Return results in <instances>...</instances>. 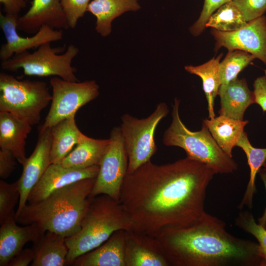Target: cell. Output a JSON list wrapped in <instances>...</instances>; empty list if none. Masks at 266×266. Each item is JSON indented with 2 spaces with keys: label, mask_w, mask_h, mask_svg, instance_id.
Listing matches in <instances>:
<instances>
[{
  "label": "cell",
  "mask_w": 266,
  "mask_h": 266,
  "mask_svg": "<svg viewBox=\"0 0 266 266\" xmlns=\"http://www.w3.org/2000/svg\"><path fill=\"white\" fill-rule=\"evenodd\" d=\"M215 174L188 157L161 165L150 161L127 173L119 202L131 230L157 237L166 229L193 225L206 213L207 188Z\"/></svg>",
  "instance_id": "1"
},
{
  "label": "cell",
  "mask_w": 266,
  "mask_h": 266,
  "mask_svg": "<svg viewBox=\"0 0 266 266\" xmlns=\"http://www.w3.org/2000/svg\"><path fill=\"white\" fill-rule=\"evenodd\" d=\"M156 237L170 266H263L258 244L229 233L224 221L206 212L192 225Z\"/></svg>",
  "instance_id": "2"
},
{
  "label": "cell",
  "mask_w": 266,
  "mask_h": 266,
  "mask_svg": "<svg viewBox=\"0 0 266 266\" xmlns=\"http://www.w3.org/2000/svg\"><path fill=\"white\" fill-rule=\"evenodd\" d=\"M96 178L80 180L39 202L26 204L15 218L17 223L35 224L44 232H53L65 238L74 235L80 229Z\"/></svg>",
  "instance_id": "3"
},
{
  "label": "cell",
  "mask_w": 266,
  "mask_h": 266,
  "mask_svg": "<svg viewBox=\"0 0 266 266\" xmlns=\"http://www.w3.org/2000/svg\"><path fill=\"white\" fill-rule=\"evenodd\" d=\"M90 198L79 231L65 238L68 249L66 265L99 247L115 232L132 230L131 220L119 201L106 195Z\"/></svg>",
  "instance_id": "4"
},
{
  "label": "cell",
  "mask_w": 266,
  "mask_h": 266,
  "mask_svg": "<svg viewBox=\"0 0 266 266\" xmlns=\"http://www.w3.org/2000/svg\"><path fill=\"white\" fill-rule=\"evenodd\" d=\"M179 104L180 101L175 99L171 123L163 135L164 144L181 148L187 157L209 166L216 174L235 171L238 167L237 163L218 145L204 124L197 132L190 131L184 124L179 115Z\"/></svg>",
  "instance_id": "5"
},
{
  "label": "cell",
  "mask_w": 266,
  "mask_h": 266,
  "mask_svg": "<svg viewBox=\"0 0 266 266\" xmlns=\"http://www.w3.org/2000/svg\"><path fill=\"white\" fill-rule=\"evenodd\" d=\"M51 99L46 82L20 80L12 75L0 73V111L10 113L34 126L39 123L41 111Z\"/></svg>",
  "instance_id": "6"
},
{
  "label": "cell",
  "mask_w": 266,
  "mask_h": 266,
  "mask_svg": "<svg viewBox=\"0 0 266 266\" xmlns=\"http://www.w3.org/2000/svg\"><path fill=\"white\" fill-rule=\"evenodd\" d=\"M65 46L52 47L50 43L39 46L32 53L27 51L14 54L8 60L1 61L2 69L16 72L22 68L26 75L46 77L54 76L69 81H79L71 66L73 59L79 53L76 46L69 45L65 52Z\"/></svg>",
  "instance_id": "7"
},
{
  "label": "cell",
  "mask_w": 266,
  "mask_h": 266,
  "mask_svg": "<svg viewBox=\"0 0 266 266\" xmlns=\"http://www.w3.org/2000/svg\"><path fill=\"white\" fill-rule=\"evenodd\" d=\"M164 102L158 104L148 117L138 119L129 114L121 117L120 127L128 158L127 174L150 161L157 147L154 134L159 123L168 114Z\"/></svg>",
  "instance_id": "8"
},
{
  "label": "cell",
  "mask_w": 266,
  "mask_h": 266,
  "mask_svg": "<svg viewBox=\"0 0 266 266\" xmlns=\"http://www.w3.org/2000/svg\"><path fill=\"white\" fill-rule=\"evenodd\" d=\"M50 85L52 91L51 106L39 132L75 115L80 108L97 98L100 93L99 86L94 80L72 82L54 76L50 79Z\"/></svg>",
  "instance_id": "9"
},
{
  "label": "cell",
  "mask_w": 266,
  "mask_h": 266,
  "mask_svg": "<svg viewBox=\"0 0 266 266\" xmlns=\"http://www.w3.org/2000/svg\"><path fill=\"white\" fill-rule=\"evenodd\" d=\"M109 140L90 197L106 195L119 201L128 165V155L120 127L112 129Z\"/></svg>",
  "instance_id": "10"
},
{
  "label": "cell",
  "mask_w": 266,
  "mask_h": 266,
  "mask_svg": "<svg viewBox=\"0 0 266 266\" xmlns=\"http://www.w3.org/2000/svg\"><path fill=\"white\" fill-rule=\"evenodd\" d=\"M211 34L216 41L215 49L225 47L228 51L246 52L266 65V17L263 15L252 20L241 29L231 32L213 29Z\"/></svg>",
  "instance_id": "11"
},
{
  "label": "cell",
  "mask_w": 266,
  "mask_h": 266,
  "mask_svg": "<svg viewBox=\"0 0 266 266\" xmlns=\"http://www.w3.org/2000/svg\"><path fill=\"white\" fill-rule=\"evenodd\" d=\"M18 18L0 13V26L6 40L0 48L1 61L9 59L15 54L37 48L44 43L57 41L63 37V30L54 29L47 26H42L33 36H21L17 32Z\"/></svg>",
  "instance_id": "12"
},
{
  "label": "cell",
  "mask_w": 266,
  "mask_h": 266,
  "mask_svg": "<svg viewBox=\"0 0 266 266\" xmlns=\"http://www.w3.org/2000/svg\"><path fill=\"white\" fill-rule=\"evenodd\" d=\"M51 145L50 128L40 131L34 149L23 164L21 175L17 181L20 200L15 218L27 204L29 195L51 164Z\"/></svg>",
  "instance_id": "13"
},
{
  "label": "cell",
  "mask_w": 266,
  "mask_h": 266,
  "mask_svg": "<svg viewBox=\"0 0 266 266\" xmlns=\"http://www.w3.org/2000/svg\"><path fill=\"white\" fill-rule=\"evenodd\" d=\"M99 166L76 168L66 167L61 164H51L32 190L28 198L29 203L39 202L53 192L80 180L96 178Z\"/></svg>",
  "instance_id": "14"
},
{
  "label": "cell",
  "mask_w": 266,
  "mask_h": 266,
  "mask_svg": "<svg viewBox=\"0 0 266 266\" xmlns=\"http://www.w3.org/2000/svg\"><path fill=\"white\" fill-rule=\"evenodd\" d=\"M43 26L56 30L69 28L60 0H33L17 22V30L30 34H35Z\"/></svg>",
  "instance_id": "15"
},
{
  "label": "cell",
  "mask_w": 266,
  "mask_h": 266,
  "mask_svg": "<svg viewBox=\"0 0 266 266\" xmlns=\"http://www.w3.org/2000/svg\"><path fill=\"white\" fill-rule=\"evenodd\" d=\"M126 266H170L156 237L125 231Z\"/></svg>",
  "instance_id": "16"
},
{
  "label": "cell",
  "mask_w": 266,
  "mask_h": 266,
  "mask_svg": "<svg viewBox=\"0 0 266 266\" xmlns=\"http://www.w3.org/2000/svg\"><path fill=\"white\" fill-rule=\"evenodd\" d=\"M15 215V213L12 214L0 225V266H7L27 242L36 243L45 233L35 224L18 226Z\"/></svg>",
  "instance_id": "17"
},
{
  "label": "cell",
  "mask_w": 266,
  "mask_h": 266,
  "mask_svg": "<svg viewBox=\"0 0 266 266\" xmlns=\"http://www.w3.org/2000/svg\"><path fill=\"white\" fill-rule=\"evenodd\" d=\"M125 231L115 232L97 248L76 258L74 266H126Z\"/></svg>",
  "instance_id": "18"
},
{
  "label": "cell",
  "mask_w": 266,
  "mask_h": 266,
  "mask_svg": "<svg viewBox=\"0 0 266 266\" xmlns=\"http://www.w3.org/2000/svg\"><path fill=\"white\" fill-rule=\"evenodd\" d=\"M218 95L220 99L219 115L242 121L245 112L255 103L253 92L245 78H237L226 84H221Z\"/></svg>",
  "instance_id": "19"
},
{
  "label": "cell",
  "mask_w": 266,
  "mask_h": 266,
  "mask_svg": "<svg viewBox=\"0 0 266 266\" xmlns=\"http://www.w3.org/2000/svg\"><path fill=\"white\" fill-rule=\"evenodd\" d=\"M32 126L10 113L0 111V148L11 152L22 166L27 158L26 140Z\"/></svg>",
  "instance_id": "20"
},
{
  "label": "cell",
  "mask_w": 266,
  "mask_h": 266,
  "mask_svg": "<svg viewBox=\"0 0 266 266\" xmlns=\"http://www.w3.org/2000/svg\"><path fill=\"white\" fill-rule=\"evenodd\" d=\"M75 116L64 119L50 128L51 164H60L84 135L76 125Z\"/></svg>",
  "instance_id": "21"
},
{
  "label": "cell",
  "mask_w": 266,
  "mask_h": 266,
  "mask_svg": "<svg viewBox=\"0 0 266 266\" xmlns=\"http://www.w3.org/2000/svg\"><path fill=\"white\" fill-rule=\"evenodd\" d=\"M140 8L138 0H92L87 11L96 17V30L102 36L111 31L113 20L125 12Z\"/></svg>",
  "instance_id": "22"
},
{
  "label": "cell",
  "mask_w": 266,
  "mask_h": 266,
  "mask_svg": "<svg viewBox=\"0 0 266 266\" xmlns=\"http://www.w3.org/2000/svg\"><path fill=\"white\" fill-rule=\"evenodd\" d=\"M65 237L56 233L46 231L35 243L32 266H66L68 251Z\"/></svg>",
  "instance_id": "23"
},
{
  "label": "cell",
  "mask_w": 266,
  "mask_h": 266,
  "mask_svg": "<svg viewBox=\"0 0 266 266\" xmlns=\"http://www.w3.org/2000/svg\"><path fill=\"white\" fill-rule=\"evenodd\" d=\"M109 142L84 134L72 151L60 163L66 167L86 168L99 166Z\"/></svg>",
  "instance_id": "24"
},
{
  "label": "cell",
  "mask_w": 266,
  "mask_h": 266,
  "mask_svg": "<svg viewBox=\"0 0 266 266\" xmlns=\"http://www.w3.org/2000/svg\"><path fill=\"white\" fill-rule=\"evenodd\" d=\"M203 123L221 148L233 157V149L244 132V127L248 121L237 120L219 115L213 118L204 120Z\"/></svg>",
  "instance_id": "25"
},
{
  "label": "cell",
  "mask_w": 266,
  "mask_h": 266,
  "mask_svg": "<svg viewBox=\"0 0 266 266\" xmlns=\"http://www.w3.org/2000/svg\"><path fill=\"white\" fill-rule=\"evenodd\" d=\"M223 54L213 57L204 64L198 66H186L185 69L190 73L200 77L207 103L209 118L215 117L214 110V100L222 84L220 70V59Z\"/></svg>",
  "instance_id": "26"
},
{
  "label": "cell",
  "mask_w": 266,
  "mask_h": 266,
  "mask_svg": "<svg viewBox=\"0 0 266 266\" xmlns=\"http://www.w3.org/2000/svg\"><path fill=\"white\" fill-rule=\"evenodd\" d=\"M236 146L241 148L245 152L250 168L249 180L238 208L242 210L244 207H247L251 209L253 206V197L257 190L255 183L256 175L266 162V148L253 147L245 132L242 134Z\"/></svg>",
  "instance_id": "27"
},
{
  "label": "cell",
  "mask_w": 266,
  "mask_h": 266,
  "mask_svg": "<svg viewBox=\"0 0 266 266\" xmlns=\"http://www.w3.org/2000/svg\"><path fill=\"white\" fill-rule=\"evenodd\" d=\"M247 23L242 12L231 0L222 5L210 16L205 27L231 32L241 29Z\"/></svg>",
  "instance_id": "28"
},
{
  "label": "cell",
  "mask_w": 266,
  "mask_h": 266,
  "mask_svg": "<svg viewBox=\"0 0 266 266\" xmlns=\"http://www.w3.org/2000/svg\"><path fill=\"white\" fill-rule=\"evenodd\" d=\"M255 59L252 55L239 50L228 51L220 63L222 84H226L237 78L238 74Z\"/></svg>",
  "instance_id": "29"
},
{
  "label": "cell",
  "mask_w": 266,
  "mask_h": 266,
  "mask_svg": "<svg viewBox=\"0 0 266 266\" xmlns=\"http://www.w3.org/2000/svg\"><path fill=\"white\" fill-rule=\"evenodd\" d=\"M235 224L257 240L263 260V266H266V228L257 223L253 214L247 210L242 211L238 213Z\"/></svg>",
  "instance_id": "30"
},
{
  "label": "cell",
  "mask_w": 266,
  "mask_h": 266,
  "mask_svg": "<svg viewBox=\"0 0 266 266\" xmlns=\"http://www.w3.org/2000/svg\"><path fill=\"white\" fill-rule=\"evenodd\" d=\"M20 200L17 182L11 184L0 180V225L15 213L14 209Z\"/></svg>",
  "instance_id": "31"
},
{
  "label": "cell",
  "mask_w": 266,
  "mask_h": 266,
  "mask_svg": "<svg viewBox=\"0 0 266 266\" xmlns=\"http://www.w3.org/2000/svg\"><path fill=\"white\" fill-rule=\"evenodd\" d=\"M69 28H75L87 11L90 0H60Z\"/></svg>",
  "instance_id": "32"
},
{
  "label": "cell",
  "mask_w": 266,
  "mask_h": 266,
  "mask_svg": "<svg viewBox=\"0 0 266 266\" xmlns=\"http://www.w3.org/2000/svg\"><path fill=\"white\" fill-rule=\"evenodd\" d=\"M232 0H204L202 10L197 21L191 27L190 31L194 36L200 34L205 30L210 16L220 6Z\"/></svg>",
  "instance_id": "33"
},
{
  "label": "cell",
  "mask_w": 266,
  "mask_h": 266,
  "mask_svg": "<svg viewBox=\"0 0 266 266\" xmlns=\"http://www.w3.org/2000/svg\"><path fill=\"white\" fill-rule=\"evenodd\" d=\"M243 14L247 22L257 19L266 12V0H232Z\"/></svg>",
  "instance_id": "34"
},
{
  "label": "cell",
  "mask_w": 266,
  "mask_h": 266,
  "mask_svg": "<svg viewBox=\"0 0 266 266\" xmlns=\"http://www.w3.org/2000/svg\"><path fill=\"white\" fill-rule=\"evenodd\" d=\"M16 160L11 152L0 149V177L2 179L7 178L12 173L17 164Z\"/></svg>",
  "instance_id": "35"
},
{
  "label": "cell",
  "mask_w": 266,
  "mask_h": 266,
  "mask_svg": "<svg viewBox=\"0 0 266 266\" xmlns=\"http://www.w3.org/2000/svg\"><path fill=\"white\" fill-rule=\"evenodd\" d=\"M255 103L266 111V70L265 75L258 77L253 84Z\"/></svg>",
  "instance_id": "36"
},
{
  "label": "cell",
  "mask_w": 266,
  "mask_h": 266,
  "mask_svg": "<svg viewBox=\"0 0 266 266\" xmlns=\"http://www.w3.org/2000/svg\"><path fill=\"white\" fill-rule=\"evenodd\" d=\"M34 251L33 248L23 249L9 262L7 266H27L33 260Z\"/></svg>",
  "instance_id": "37"
},
{
  "label": "cell",
  "mask_w": 266,
  "mask_h": 266,
  "mask_svg": "<svg viewBox=\"0 0 266 266\" xmlns=\"http://www.w3.org/2000/svg\"><path fill=\"white\" fill-rule=\"evenodd\" d=\"M29 0H0L3 5L5 15L19 17V14L21 10L24 8Z\"/></svg>",
  "instance_id": "38"
},
{
  "label": "cell",
  "mask_w": 266,
  "mask_h": 266,
  "mask_svg": "<svg viewBox=\"0 0 266 266\" xmlns=\"http://www.w3.org/2000/svg\"><path fill=\"white\" fill-rule=\"evenodd\" d=\"M258 173H259L266 191V170L264 168H261ZM258 223L266 228V206L262 216L258 219Z\"/></svg>",
  "instance_id": "39"
},
{
  "label": "cell",
  "mask_w": 266,
  "mask_h": 266,
  "mask_svg": "<svg viewBox=\"0 0 266 266\" xmlns=\"http://www.w3.org/2000/svg\"><path fill=\"white\" fill-rule=\"evenodd\" d=\"M264 169L266 170V162L263 165Z\"/></svg>",
  "instance_id": "40"
}]
</instances>
